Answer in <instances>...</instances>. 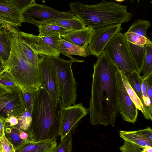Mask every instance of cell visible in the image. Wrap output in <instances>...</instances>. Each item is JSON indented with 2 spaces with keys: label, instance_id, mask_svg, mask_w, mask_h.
<instances>
[{
  "label": "cell",
  "instance_id": "ee69618b",
  "mask_svg": "<svg viewBox=\"0 0 152 152\" xmlns=\"http://www.w3.org/2000/svg\"><path fill=\"white\" fill-rule=\"evenodd\" d=\"M7 25H6L0 22V30L3 28L4 26Z\"/></svg>",
  "mask_w": 152,
  "mask_h": 152
},
{
  "label": "cell",
  "instance_id": "e575fe53",
  "mask_svg": "<svg viewBox=\"0 0 152 152\" xmlns=\"http://www.w3.org/2000/svg\"><path fill=\"white\" fill-rule=\"evenodd\" d=\"M12 1L22 11L36 2L34 0H12Z\"/></svg>",
  "mask_w": 152,
  "mask_h": 152
},
{
  "label": "cell",
  "instance_id": "cb8c5ba5",
  "mask_svg": "<svg viewBox=\"0 0 152 152\" xmlns=\"http://www.w3.org/2000/svg\"><path fill=\"white\" fill-rule=\"evenodd\" d=\"M38 27L40 36H59L69 32L61 26L52 24H43Z\"/></svg>",
  "mask_w": 152,
  "mask_h": 152
},
{
  "label": "cell",
  "instance_id": "f546056e",
  "mask_svg": "<svg viewBox=\"0 0 152 152\" xmlns=\"http://www.w3.org/2000/svg\"><path fill=\"white\" fill-rule=\"evenodd\" d=\"M0 84L11 90L20 89L10 74L6 71L0 75Z\"/></svg>",
  "mask_w": 152,
  "mask_h": 152
},
{
  "label": "cell",
  "instance_id": "9c48e42d",
  "mask_svg": "<svg viewBox=\"0 0 152 152\" xmlns=\"http://www.w3.org/2000/svg\"><path fill=\"white\" fill-rule=\"evenodd\" d=\"M119 113L123 120L134 123L138 115L137 108L128 94L118 69L116 73Z\"/></svg>",
  "mask_w": 152,
  "mask_h": 152
},
{
  "label": "cell",
  "instance_id": "6da1fadb",
  "mask_svg": "<svg viewBox=\"0 0 152 152\" xmlns=\"http://www.w3.org/2000/svg\"><path fill=\"white\" fill-rule=\"evenodd\" d=\"M93 65L88 110L91 124L115 126L119 113L116 73L118 69L103 52Z\"/></svg>",
  "mask_w": 152,
  "mask_h": 152
},
{
  "label": "cell",
  "instance_id": "603a6c76",
  "mask_svg": "<svg viewBox=\"0 0 152 152\" xmlns=\"http://www.w3.org/2000/svg\"><path fill=\"white\" fill-rule=\"evenodd\" d=\"M128 42L131 53L136 65L137 72L140 75L144 64L145 56L144 47Z\"/></svg>",
  "mask_w": 152,
  "mask_h": 152
},
{
  "label": "cell",
  "instance_id": "9a60e30c",
  "mask_svg": "<svg viewBox=\"0 0 152 152\" xmlns=\"http://www.w3.org/2000/svg\"><path fill=\"white\" fill-rule=\"evenodd\" d=\"M94 28L90 26L68 32L60 36L64 39L80 47L88 46Z\"/></svg>",
  "mask_w": 152,
  "mask_h": 152
},
{
  "label": "cell",
  "instance_id": "f6af8a7d",
  "mask_svg": "<svg viewBox=\"0 0 152 152\" xmlns=\"http://www.w3.org/2000/svg\"><path fill=\"white\" fill-rule=\"evenodd\" d=\"M5 64L0 58V65H4Z\"/></svg>",
  "mask_w": 152,
  "mask_h": 152
},
{
  "label": "cell",
  "instance_id": "4fadbf2b",
  "mask_svg": "<svg viewBox=\"0 0 152 152\" xmlns=\"http://www.w3.org/2000/svg\"><path fill=\"white\" fill-rule=\"evenodd\" d=\"M23 22V11L12 0H0V22L15 27Z\"/></svg>",
  "mask_w": 152,
  "mask_h": 152
},
{
  "label": "cell",
  "instance_id": "8d00e7d4",
  "mask_svg": "<svg viewBox=\"0 0 152 152\" xmlns=\"http://www.w3.org/2000/svg\"><path fill=\"white\" fill-rule=\"evenodd\" d=\"M7 124L10 126L15 127L18 124V121L17 117L12 116L5 119Z\"/></svg>",
  "mask_w": 152,
  "mask_h": 152
},
{
  "label": "cell",
  "instance_id": "ac0fdd59",
  "mask_svg": "<svg viewBox=\"0 0 152 152\" xmlns=\"http://www.w3.org/2000/svg\"><path fill=\"white\" fill-rule=\"evenodd\" d=\"M15 29L8 24L0 30V58L4 64L10 55L12 32Z\"/></svg>",
  "mask_w": 152,
  "mask_h": 152
},
{
  "label": "cell",
  "instance_id": "3957f363",
  "mask_svg": "<svg viewBox=\"0 0 152 152\" xmlns=\"http://www.w3.org/2000/svg\"><path fill=\"white\" fill-rule=\"evenodd\" d=\"M70 10L87 26L94 28L129 22L133 15L127 7L114 1L103 0L99 4L86 5L79 1L70 2Z\"/></svg>",
  "mask_w": 152,
  "mask_h": 152
},
{
  "label": "cell",
  "instance_id": "d6986e66",
  "mask_svg": "<svg viewBox=\"0 0 152 152\" xmlns=\"http://www.w3.org/2000/svg\"><path fill=\"white\" fill-rule=\"evenodd\" d=\"M56 140L28 143L16 149L15 152H53L57 145Z\"/></svg>",
  "mask_w": 152,
  "mask_h": 152
},
{
  "label": "cell",
  "instance_id": "7402d4cb",
  "mask_svg": "<svg viewBox=\"0 0 152 152\" xmlns=\"http://www.w3.org/2000/svg\"><path fill=\"white\" fill-rule=\"evenodd\" d=\"M44 24L56 25L64 28L69 32L82 29L87 27L79 18L75 16L72 18L52 20Z\"/></svg>",
  "mask_w": 152,
  "mask_h": 152
},
{
  "label": "cell",
  "instance_id": "8992f818",
  "mask_svg": "<svg viewBox=\"0 0 152 152\" xmlns=\"http://www.w3.org/2000/svg\"><path fill=\"white\" fill-rule=\"evenodd\" d=\"M9 73L22 91L35 92L40 87L38 67L22 58L10 57L5 64Z\"/></svg>",
  "mask_w": 152,
  "mask_h": 152
},
{
  "label": "cell",
  "instance_id": "ab89813d",
  "mask_svg": "<svg viewBox=\"0 0 152 152\" xmlns=\"http://www.w3.org/2000/svg\"><path fill=\"white\" fill-rule=\"evenodd\" d=\"M6 124L5 119L0 115V138L4 134V128Z\"/></svg>",
  "mask_w": 152,
  "mask_h": 152
},
{
  "label": "cell",
  "instance_id": "7dc6e473",
  "mask_svg": "<svg viewBox=\"0 0 152 152\" xmlns=\"http://www.w3.org/2000/svg\"><path fill=\"white\" fill-rule=\"evenodd\" d=\"M1 112V110H0V113Z\"/></svg>",
  "mask_w": 152,
  "mask_h": 152
},
{
  "label": "cell",
  "instance_id": "44dd1931",
  "mask_svg": "<svg viewBox=\"0 0 152 152\" xmlns=\"http://www.w3.org/2000/svg\"><path fill=\"white\" fill-rule=\"evenodd\" d=\"M121 77L127 92L137 109L140 111L147 119L152 120V115L150 113L146 106L140 101L129 83L126 77L121 72Z\"/></svg>",
  "mask_w": 152,
  "mask_h": 152
},
{
  "label": "cell",
  "instance_id": "7c38bea8",
  "mask_svg": "<svg viewBox=\"0 0 152 152\" xmlns=\"http://www.w3.org/2000/svg\"><path fill=\"white\" fill-rule=\"evenodd\" d=\"M59 36H40L32 34L31 45L34 51L40 56H59Z\"/></svg>",
  "mask_w": 152,
  "mask_h": 152
},
{
  "label": "cell",
  "instance_id": "f35d334b",
  "mask_svg": "<svg viewBox=\"0 0 152 152\" xmlns=\"http://www.w3.org/2000/svg\"><path fill=\"white\" fill-rule=\"evenodd\" d=\"M20 89L11 90H12L11 92L7 93L0 96V103H1L2 101L4 100L7 98L13 96L17 93Z\"/></svg>",
  "mask_w": 152,
  "mask_h": 152
},
{
  "label": "cell",
  "instance_id": "5b68a950",
  "mask_svg": "<svg viewBox=\"0 0 152 152\" xmlns=\"http://www.w3.org/2000/svg\"><path fill=\"white\" fill-rule=\"evenodd\" d=\"M103 52L126 77L138 73L124 33L120 32L115 35L107 44Z\"/></svg>",
  "mask_w": 152,
  "mask_h": 152
},
{
  "label": "cell",
  "instance_id": "74e56055",
  "mask_svg": "<svg viewBox=\"0 0 152 152\" xmlns=\"http://www.w3.org/2000/svg\"><path fill=\"white\" fill-rule=\"evenodd\" d=\"M138 131L145 137L152 141V129L150 127L148 126L142 129H139Z\"/></svg>",
  "mask_w": 152,
  "mask_h": 152
},
{
  "label": "cell",
  "instance_id": "4316f807",
  "mask_svg": "<svg viewBox=\"0 0 152 152\" xmlns=\"http://www.w3.org/2000/svg\"><path fill=\"white\" fill-rule=\"evenodd\" d=\"M145 56L144 66L142 72V79L147 78L152 75V42L144 45ZM141 72V73H142Z\"/></svg>",
  "mask_w": 152,
  "mask_h": 152
},
{
  "label": "cell",
  "instance_id": "b9f144b4",
  "mask_svg": "<svg viewBox=\"0 0 152 152\" xmlns=\"http://www.w3.org/2000/svg\"><path fill=\"white\" fill-rule=\"evenodd\" d=\"M142 152H152V147L147 146L142 148Z\"/></svg>",
  "mask_w": 152,
  "mask_h": 152
},
{
  "label": "cell",
  "instance_id": "f1b7e54d",
  "mask_svg": "<svg viewBox=\"0 0 152 152\" xmlns=\"http://www.w3.org/2000/svg\"><path fill=\"white\" fill-rule=\"evenodd\" d=\"M72 133H70L62 139L57 145L53 152H72Z\"/></svg>",
  "mask_w": 152,
  "mask_h": 152
},
{
  "label": "cell",
  "instance_id": "484cf974",
  "mask_svg": "<svg viewBox=\"0 0 152 152\" xmlns=\"http://www.w3.org/2000/svg\"><path fill=\"white\" fill-rule=\"evenodd\" d=\"M32 106L25 110L17 117L18 122L15 127L20 130L31 132V112Z\"/></svg>",
  "mask_w": 152,
  "mask_h": 152
},
{
  "label": "cell",
  "instance_id": "7bdbcfd3",
  "mask_svg": "<svg viewBox=\"0 0 152 152\" xmlns=\"http://www.w3.org/2000/svg\"><path fill=\"white\" fill-rule=\"evenodd\" d=\"M7 70V68L5 66V64L0 65V75L6 71Z\"/></svg>",
  "mask_w": 152,
  "mask_h": 152
},
{
  "label": "cell",
  "instance_id": "bcb514c9",
  "mask_svg": "<svg viewBox=\"0 0 152 152\" xmlns=\"http://www.w3.org/2000/svg\"></svg>",
  "mask_w": 152,
  "mask_h": 152
},
{
  "label": "cell",
  "instance_id": "4dcf8cb0",
  "mask_svg": "<svg viewBox=\"0 0 152 152\" xmlns=\"http://www.w3.org/2000/svg\"><path fill=\"white\" fill-rule=\"evenodd\" d=\"M146 79L147 78L143 79L141 78V86L142 99L145 105L148 108L151 114L152 115V103L150 102L148 95Z\"/></svg>",
  "mask_w": 152,
  "mask_h": 152
},
{
  "label": "cell",
  "instance_id": "83f0119b",
  "mask_svg": "<svg viewBox=\"0 0 152 152\" xmlns=\"http://www.w3.org/2000/svg\"><path fill=\"white\" fill-rule=\"evenodd\" d=\"M126 77L134 92L141 102L145 105L142 99L141 86V78L140 75L138 73H134L128 75Z\"/></svg>",
  "mask_w": 152,
  "mask_h": 152
},
{
  "label": "cell",
  "instance_id": "836d02e7",
  "mask_svg": "<svg viewBox=\"0 0 152 152\" xmlns=\"http://www.w3.org/2000/svg\"><path fill=\"white\" fill-rule=\"evenodd\" d=\"M26 109H27L32 106L34 95V92L22 91Z\"/></svg>",
  "mask_w": 152,
  "mask_h": 152
},
{
  "label": "cell",
  "instance_id": "e0dca14e",
  "mask_svg": "<svg viewBox=\"0 0 152 152\" xmlns=\"http://www.w3.org/2000/svg\"><path fill=\"white\" fill-rule=\"evenodd\" d=\"M59 50L60 53L67 56L71 60L75 62H83L84 61L74 58L72 55L86 57L89 54L88 46L83 47L77 46L66 41L61 37L60 40Z\"/></svg>",
  "mask_w": 152,
  "mask_h": 152
},
{
  "label": "cell",
  "instance_id": "2e32d148",
  "mask_svg": "<svg viewBox=\"0 0 152 152\" xmlns=\"http://www.w3.org/2000/svg\"><path fill=\"white\" fill-rule=\"evenodd\" d=\"M25 110L22 92L20 89L16 94L7 103L0 115L4 119L12 116L17 117Z\"/></svg>",
  "mask_w": 152,
  "mask_h": 152
},
{
  "label": "cell",
  "instance_id": "d4e9b609",
  "mask_svg": "<svg viewBox=\"0 0 152 152\" xmlns=\"http://www.w3.org/2000/svg\"><path fill=\"white\" fill-rule=\"evenodd\" d=\"M4 133L7 138L12 144L15 150L26 143L20 139L17 129L14 127L6 124Z\"/></svg>",
  "mask_w": 152,
  "mask_h": 152
},
{
  "label": "cell",
  "instance_id": "60d3db41",
  "mask_svg": "<svg viewBox=\"0 0 152 152\" xmlns=\"http://www.w3.org/2000/svg\"><path fill=\"white\" fill-rule=\"evenodd\" d=\"M12 91L10 88L0 84V96Z\"/></svg>",
  "mask_w": 152,
  "mask_h": 152
},
{
  "label": "cell",
  "instance_id": "1f68e13d",
  "mask_svg": "<svg viewBox=\"0 0 152 152\" xmlns=\"http://www.w3.org/2000/svg\"><path fill=\"white\" fill-rule=\"evenodd\" d=\"M12 144L6 137L4 133L0 138V152H15Z\"/></svg>",
  "mask_w": 152,
  "mask_h": 152
},
{
  "label": "cell",
  "instance_id": "277c9868",
  "mask_svg": "<svg viewBox=\"0 0 152 152\" xmlns=\"http://www.w3.org/2000/svg\"><path fill=\"white\" fill-rule=\"evenodd\" d=\"M44 56L48 60L56 73L63 107L75 104L77 97V83L72 69L74 61L65 60L59 56Z\"/></svg>",
  "mask_w": 152,
  "mask_h": 152
},
{
  "label": "cell",
  "instance_id": "ba28073f",
  "mask_svg": "<svg viewBox=\"0 0 152 152\" xmlns=\"http://www.w3.org/2000/svg\"><path fill=\"white\" fill-rule=\"evenodd\" d=\"M123 29L121 24H112L94 28L88 45L89 54L98 57L112 38Z\"/></svg>",
  "mask_w": 152,
  "mask_h": 152
},
{
  "label": "cell",
  "instance_id": "ffe728a7",
  "mask_svg": "<svg viewBox=\"0 0 152 152\" xmlns=\"http://www.w3.org/2000/svg\"><path fill=\"white\" fill-rule=\"evenodd\" d=\"M120 136L124 141L133 143L141 148L145 146H152V141L138 130L132 131H120Z\"/></svg>",
  "mask_w": 152,
  "mask_h": 152
},
{
  "label": "cell",
  "instance_id": "8fae6325",
  "mask_svg": "<svg viewBox=\"0 0 152 152\" xmlns=\"http://www.w3.org/2000/svg\"><path fill=\"white\" fill-rule=\"evenodd\" d=\"M88 113L82 103L63 107L59 136L61 140L70 133L72 134L79 121Z\"/></svg>",
  "mask_w": 152,
  "mask_h": 152
},
{
  "label": "cell",
  "instance_id": "d590c367",
  "mask_svg": "<svg viewBox=\"0 0 152 152\" xmlns=\"http://www.w3.org/2000/svg\"><path fill=\"white\" fill-rule=\"evenodd\" d=\"M152 75L146 79L148 95L150 102L152 103Z\"/></svg>",
  "mask_w": 152,
  "mask_h": 152
},
{
  "label": "cell",
  "instance_id": "5bb4252c",
  "mask_svg": "<svg viewBox=\"0 0 152 152\" xmlns=\"http://www.w3.org/2000/svg\"><path fill=\"white\" fill-rule=\"evenodd\" d=\"M151 26L149 21L139 19L134 21L124 33L127 41L142 47L151 41L146 37L147 30Z\"/></svg>",
  "mask_w": 152,
  "mask_h": 152
},
{
  "label": "cell",
  "instance_id": "30bf717a",
  "mask_svg": "<svg viewBox=\"0 0 152 152\" xmlns=\"http://www.w3.org/2000/svg\"><path fill=\"white\" fill-rule=\"evenodd\" d=\"M38 67L40 87L44 88L52 98L60 99L56 75L50 63L45 57L41 56L39 58Z\"/></svg>",
  "mask_w": 152,
  "mask_h": 152
},
{
  "label": "cell",
  "instance_id": "7a4b0ae2",
  "mask_svg": "<svg viewBox=\"0 0 152 152\" xmlns=\"http://www.w3.org/2000/svg\"><path fill=\"white\" fill-rule=\"evenodd\" d=\"M63 108L60 99L52 98L42 87L34 92L31 123L34 142L56 140L59 136Z\"/></svg>",
  "mask_w": 152,
  "mask_h": 152
},
{
  "label": "cell",
  "instance_id": "d6a6232c",
  "mask_svg": "<svg viewBox=\"0 0 152 152\" xmlns=\"http://www.w3.org/2000/svg\"><path fill=\"white\" fill-rule=\"evenodd\" d=\"M141 148L138 146L126 141H124V144L119 149L122 152H142Z\"/></svg>",
  "mask_w": 152,
  "mask_h": 152
},
{
  "label": "cell",
  "instance_id": "52a82bcc",
  "mask_svg": "<svg viewBox=\"0 0 152 152\" xmlns=\"http://www.w3.org/2000/svg\"><path fill=\"white\" fill-rule=\"evenodd\" d=\"M23 12V22L30 23L38 27L51 21L70 19L75 16L71 10L62 12L45 5L37 4L36 2Z\"/></svg>",
  "mask_w": 152,
  "mask_h": 152
}]
</instances>
